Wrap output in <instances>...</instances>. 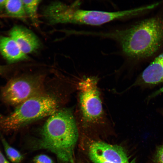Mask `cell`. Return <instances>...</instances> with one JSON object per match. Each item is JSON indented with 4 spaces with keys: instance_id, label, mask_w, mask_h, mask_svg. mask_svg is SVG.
<instances>
[{
    "instance_id": "obj_14",
    "label": "cell",
    "mask_w": 163,
    "mask_h": 163,
    "mask_svg": "<svg viewBox=\"0 0 163 163\" xmlns=\"http://www.w3.org/2000/svg\"><path fill=\"white\" fill-rule=\"evenodd\" d=\"M153 163H163V145L157 149L153 158Z\"/></svg>"
},
{
    "instance_id": "obj_19",
    "label": "cell",
    "mask_w": 163,
    "mask_h": 163,
    "mask_svg": "<svg viewBox=\"0 0 163 163\" xmlns=\"http://www.w3.org/2000/svg\"><path fill=\"white\" fill-rule=\"evenodd\" d=\"M1 69V67H0V70Z\"/></svg>"
},
{
    "instance_id": "obj_15",
    "label": "cell",
    "mask_w": 163,
    "mask_h": 163,
    "mask_svg": "<svg viewBox=\"0 0 163 163\" xmlns=\"http://www.w3.org/2000/svg\"><path fill=\"white\" fill-rule=\"evenodd\" d=\"M163 92V86L156 90L154 92L152 93L149 97L148 99H150L154 98Z\"/></svg>"
},
{
    "instance_id": "obj_12",
    "label": "cell",
    "mask_w": 163,
    "mask_h": 163,
    "mask_svg": "<svg viewBox=\"0 0 163 163\" xmlns=\"http://www.w3.org/2000/svg\"><path fill=\"white\" fill-rule=\"evenodd\" d=\"M2 141L5 151L8 159L14 163H19L21 162L23 158L20 152L9 145L3 138H2Z\"/></svg>"
},
{
    "instance_id": "obj_17",
    "label": "cell",
    "mask_w": 163,
    "mask_h": 163,
    "mask_svg": "<svg viewBox=\"0 0 163 163\" xmlns=\"http://www.w3.org/2000/svg\"><path fill=\"white\" fill-rule=\"evenodd\" d=\"M6 0H0V11L5 9Z\"/></svg>"
},
{
    "instance_id": "obj_2",
    "label": "cell",
    "mask_w": 163,
    "mask_h": 163,
    "mask_svg": "<svg viewBox=\"0 0 163 163\" xmlns=\"http://www.w3.org/2000/svg\"><path fill=\"white\" fill-rule=\"evenodd\" d=\"M78 138L77 126L72 113L66 109L57 110L42 126L34 148L47 150L61 161L73 163Z\"/></svg>"
},
{
    "instance_id": "obj_6",
    "label": "cell",
    "mask_w": 163,
    "mask_h": 163,
    "mask_svg": "<svg viewBox=\"0 0 163 163\" xmlns=\"http://www.w3.org/2000/svg\"><path fill=\"white\" fill-rule=\"evenodd\" d=\"M88 154L90 159H97L110 163H134L130 161L122 147L102 142L92 143L89 147Z\"/></svg>"
},
{
    "instance_id": "obj_5",
    "label": "cell",
    "mask_w": 163,
    "mask_h": 163,
    "mask_svg": "<svg viewBox=\"0 0 163 163\" xmlns=\"http://www.w3.org/2000/svg\"><path fill=\"white\" fill-rule=\"evenodd\" d=\"M42 83L37 77L17 78L11 80L2 91L3 99L8 103L19 105L37 95L42 93Z\"/></svg>"
},
{
    "instance_id": "obj_7",
    "label": "cell",
    "mask_w": 163,
    "mask_h": 163,
    "mask_svg": "<svg viewBox=\"0 0 163 163\" xmlns=\"http://www.w3.org/2000/svg\"><path fill=\"white\" fill-rule=\"evenodd\" d=\"M163 82V50L153 60L127 89L138 86H152Z\"/></svg>"
},
{
    "instance_id": "obj_4",
    "label": "cell",
    "mask_w": 163,
    "mask_h": 163,
    "mask_svg": "<svg viewBox=\"0 0 163 163\" xmlns=\"http://www.w3.org/2000/svg\"><path fill=\"white\" fill-rule=\"evenodd\" d=\"M73 5L66 10L65 20L66 23L90 25H100L115 20L138 16L139 9L134 8L115 12L87 10L78 9Z\"/></svg>"
},
{
    "instance_id": "obj_1",
    "label": "cell",
    "mask_w": 163,
    "mask_h": 163,
    "mask_svg": "<svg viewBox=\"0 0 163 163\" xmlns=\"http://www.w3.org/2000/svg\"><path fill=\"white\" fill-rule=\"evenodd\" d=\"M106 34L119 43L130 60L154 57L163 50V10L126 29Z\"/></svg>"
},
{
    "instance_id": "obj_10",
    "label": "cell",
    "mask_w": 163,
    "mask_h": 163,
    "mask_svg": "<svg viewBox=\"0 0 163 163\" xmlns=\"http://www.w3.org/2000/svg\"><path fill=\"white\" fill-rule=\"evenodd\" d=\"M4 9L11 17L25 19L26 14L22 0H6Z\"/></svg>"
},
{
    "instance_id": "obj_3",
    "label": "cell",
    "mask_w": 163,
    "mask_h": 163,
    "mask_svg": "<svg viewBox=\"0 0 163 163\" xmlns=\"http://www.w3.org/2000/svg\"><path fill=\"white\" fill-rule=\"evenodd\" d=\"M56 100L51 96L37 95L18 106L8 116L0 118V127L6 129L18 128L32 121L50 116L57 110Z\"/></svg>"
},
{
    "instance_id": "obj_9",
    "label": "cell",
    "mask_w": 163,
    "mask_h": 163,
    "mask_svg": "<svg viewBox=\"0 0 163 163\" xmlns=\"http://www.w3.org/2000/svg\"><path fill=\"white\" fill-rule=\"evenodd\" d=\"M0 52L8 62L13 63L26 59L24 53L15 41L10 37L0 36Z\"/></svg>"
},
{
    "instance_id": "obj_18",
    "label": "cell",
    "mask_w": 163,
    "mask_h": 163,
    "mask_svg": "<svg viewBox=\"0 0 163 163\" xmlns=\"http://www.w3.org/2000/svg\"><path fill=\"white\" fill-rule=\"evenodd\" d=\"M91 160L94 163H110L97 159H91Z\"/></svg>"
},
{
    "instance_id": "obj_11",
    "label": "cell",
    "mask_w": 163,
    "mask_h": 163,
    "mask_svg": "<svg viewBox=\"0 0 163 163\" xmlns=\"http://www.w3.org/2000/svg\"><path fill=\"white\" fill-rule=\"evenodd\" d=\"M26 15L30 18L33 23L37 25L39 22L37 16V8L40 0H22Z\"/></svg>"
},
{
    "instance_id": "obj_16",
    "label": "cell",
    "mask_w": 163,
    "mask_h": 163,
    "mask_svg": "<svg viewBox=\"0 0 163 163\" xmlns=\"http://www.w3.org/2000/svg\"><path fill=\"white\" fill-rule=\"evenodd\" d=\"M0 163H9L0 151Z\"/></svg>"
},
{
    "instance_id": "obj_13",
    "label": "cell",
    "mask_w": 163,
    "mask_h": 163,
    "mask_svg": "<svg viewBox=\"0 0 163 163\" xmlns=\"http://www.w3.org/2000/svg\"><path fill=\"white\" fill-rule=\"evenodd\" d=\"M33 161L34 163H55L50 157L44 154L35 156Z\"/></svg>"
},
{
    "instance_id": "obj_8",
    "label": "cell",
    "mask_w": 163,
    "mask_h": 163,
    "mask_svg": "<svg viewBox=\"0 0 163 163\" xmlns=\"http://www.w3.org/2000/svg\"><path fill=\"white\" fill-rule=\"evenodd\" d=\"M9 34L26 55L36 51L40 47V42L37 37L32 32L24 27L14 26L10 31Z\"/></svg>"
}]
</instances>
